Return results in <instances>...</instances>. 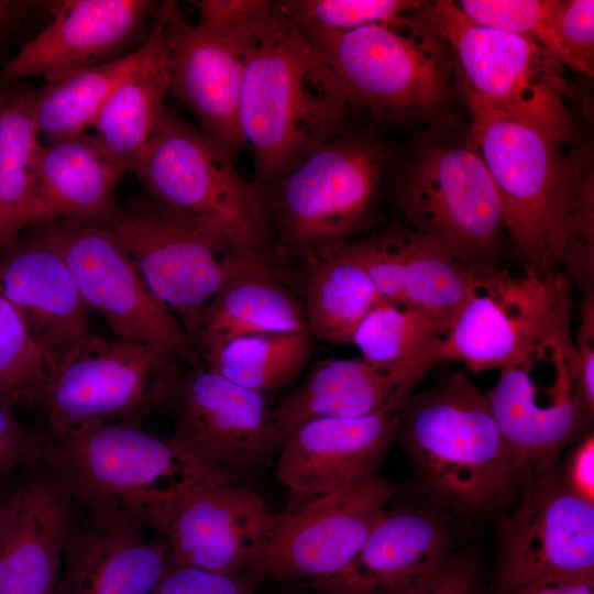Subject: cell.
I'll use <instances>...</instances> for the list:
<instances>
[{
	"label": "cell",
	"mask_w": 594,
	"mask_h": 594,
	"mask_svg": "<svg viewBox=\"0 0 594 594\" xmlns=\"http://www.w3.org/2000/svg\"><path fill=\"white\" fill-rule=\"evenodd\" d=\"M121 525L85 521L73 532L53 594H151L169 558L166 540Z\"/></svg>",
	"instance_id": "484cf974"
},
{
	"label": "cell",
	"mask_w": 594,
	"mask_h": 594,
	"mask_svg": "<svg viewBox=\"0 0 594 594\" xmlns=\"http://www.w3.org/2000/svg\"><path fill=\"white\" fill-rule=\"evenodd\" d=\"M472 142L496 186L504 227L526 268L559 271L584 169L540 130L468 101Z\"/></svg>",
	"instance_id": "277c9868"
},
{
	"label": "cell",
	"mask_w": 594,
	"mask_h": 594,
	"mask_svg": "<svg viewBox=\"0 0 594 594\" xmlns=\"http://www.w3.org/2000/svg\"><path fill=\"white\" fill-rule=\"evenodd\" d=\"M561 266L564 276L582 296L594 293V189L593 172L588 166H584L569 219Z\"/></svg>",
	"instance_id": "ab89813d"
},
{
	"label": "cell",
	"mask_w": 594,
	"mask_h": 594,
	"mask_svg": "<svg viewBox=\"0 0 594 594\" xmlns=\"http://www.w3.org/2000/svg\"><path fill=\"white\" fill-rule=\"evenodd\" d=\"M305 260L308 271L302 306L309 332L329 343H350L359 323L383 301L351 240Z\"/></svg>",
	"instance_id": "4dcf8cb0"
},
{
	"label": "cell",
	"mask_w": 594,
	"mask_h": 594,
	"mask_svg": "<svg viewBox=\"0 0 594 594\" xmlns=\"http://www.w3.org/2000/svg\"><path fill=\"white\" fill-rule=\"evenodd\" d=\"M499 371L486 396L525 482L557 466L563 450L584 437L593 416L574 382L571 327L541 339Z\"/></svg>",
	"instance_id": "8fae6325"
},
{
	"label": "cell",
	"mask_w": 594,
	"mask_h": 594,
	"mask_svg": "<svg viewBox=\"0 0 594 594\" xmlns=\"http://www.w3.org/2000/svg\"><path fill=\"white\" fill-rule=\"evenodd\" d=\"M169 92V50L163 4L138 63L116 85L94 124L95 136L127 174L139 162L164 114Z\"/></svg>",
	"instance_id": "4316f807"
},
{
	"label": "cell",
	"mask_w": 594,
	"mask_h": 594,
	"mask_svg": "<svg viewBox=\"0 0 594 594\" xmlns=\"http://www.w3.org/2000/svg\"><path fill=\"white\" fill-rule=\"evenodd\" d=\"M389 162L376 135L349 128L256 187L277 245L306 258L352 240L376 206Z\"/></svg>",
	"instance_id": "5b68a950"
},
{
	"label": "cell",
	"mask_w": 594,
	"mask_h": 594,
	"mask_svg": "<svg viewBox=\"0 0 594 594\" xmlns=\"http://www.w3.org/2000/svg\"><path fill=\"white\" fill-rule=\"evenodd\" d=\"M410 13L398 26L298 31L324 59L353 110L404 122L447 101L454 66L447 44Z\"/></svg>",
	"instance_id": "ba28073f"
},
{
	"label": "cell",
	"mask_w": 594,
	"mask_h": 594,
	"mask_svg": "<svg viewBox=\"0 0 594 594\" xmlns=\"http://www.w3.org/2000/svg\"><path fill=\"white\" fill-rule=\"evenodd\" d=\"M396 439L425 492L455 513H496L524 484L486 393L462 371L407 398Z\"/></svg>",
	"instance_id": "3957f363"
},
{
	"label": "cell",
	"mask_w": 594,
	"mask_h": 594,
	"mask_svg": "<svg viewBox=\"0 0 594 594\" xmlns=\"http://www.w3.org/2000/svg\"><path fill=\"white\" fill-rule=\"evenodd\" d=\"M497 525L496 594L594 576V502L574 494L557 466L528 476Z\"/></svg>",
	"instance_id": "9a60e30c"
},
{
	"label": "cell",
	"mask_w": 594,
	"mask_h": 594,
	"mask_svg": "<svg viewBox=\"0 0 594 594\" xmlns=\"http://www.w3.org/2000/svg\"><path fill=\"white\" fill-rule=\"evenodd\" d=\"M399 409L360 418L312 419L292 432L276 465L277 479L290 496L288 507L377 472L396 439Z\"/></svg>",
	"instance_id": "44dd1931"
},
{
	"label": "cell",
	"mask_w": 594,
	"mask_h": 594,
	"mask_svg": "<svg viewBox=\"0 0 594 594\" xmlns=\"http://www.w3.org/2000/svg\"><path fill=\"white\" fill-rule=\"evenodd\" d=\"M425 2L413 0H283L277 4L297 30L350 31L403 25Z\"/></svg>",
	"instance_id": "d590c367"
},
{
	"label": "cell",
	"mask_w": 594,
	"mask_h": 594,
	"mask_svg": "<svg viewBox=\"0 0 594 594\" xmlns=\"http://www.w3.org/2000/svg\"><path fill=\"white\" fill-rule=\"evenodd\" d=\"M173 356L96 334L47 382L36 404L52 437L99 422L142 427L165 405L179 369Z\"/></svg>",
	"instance_id": "4fadbf2b"
},
{
	"label": "cell",
	"mask_w": 594,
	"mask_h": 594,
	"mask_svg": "<svg viewBox=\"0 0 594 594\" xmlns=\"http://www.w3.org/2000/svg\"><path fill=\"white\" fill-rule=\"evenodd\" d=\"M403 224L479 274L499 270L505 230L496 186L474 145L436 146L403 173L395 191Z\"/></svg>",
	"instance_id": "30bf717a"
},
{
	"label": "cell",
	"mask_w": 594,
	"mask_h": 594,
	"mask_svg": "<svg viewBox=\"0 0 594 594\" xmlns=\"http://www.w3.org/2000/svg\"><path fill=\"white\" fill-rule=\"evenodd\" d=\"M10 408L0 403V481H7L19 466H37L46 443L15 418Z\"/></svg>",
	"instance_id": "b9f144b4"
},
{
	"label": "cell",
	"mask_w": 594,
	"mask_h": 594,
	"mask_svg": "<svg viewBox=\"0 0 594 594\" xmlns=\"http://www.w3.org/2000/svg\"><path fill=\"white\" fill-rule=\"evenodd\" d=\"M411 18L453 55L466 100L535 127L562 144L573 138L563 64L539 43L477 24L453 1L425 2Z\"/></svg>",
	"instance_id": "8992f818"
},
{
	"label": "cell",
	"mask_w": 594,
	"mask_h": 594,
	"mask_svg": "<svg viewBox=\"0 0 594 594\" xmlns=\"http://www.w3.org/2000/svg\"><path fill=\"white\" fill-rule=\"evenodd\" d=\"M0 403H3V404H6V403H4V402H3V400H2L1 398H0ZM6 405H8V404H6Z\"/></svg>",
	"instance_id": "c3c4849f"
},
{
	"label": "cell",
	"mask_w": 594,
	"mask_h": 594,
	"mask_svg": "<svg viewBox=\"0 0 594 594\" xmlns=\"http://www.w3.org/2000/svg\"><path fill=\"white\" fill-rule=\"evenodd\" d=\"M6 482L7 481H0V534L8 519L14 492L7 491Z\"/></svg>",
	"instance_id": "7dc6e473"
},
{
	"label": "cell",
	"mask_w": 594,
	"mask_h": 594,
	"mask_svg": "<svg viewBox=\"0 0 594 594\" xmlns=\"http://www.w3.org/2000/svg\"><path fill=\"white\" fill-rule=\"evenodd\" d=\"M165 405L178 443L205 462L241 475L268 469L284 442L265 394L201 364L179 371Z\"/></svg>",
	"instance_id": "e0dca14e"
},
{
	"label": "cell",
	"mask_w": 594,
	"mask_h": 594,
	"mask_svg": "<svg viewBox=\"0 0 594 594\" xmlns=\"http://www.w3.org/2000/svg\"><path fill=\"white\" fill-rule=\"evenodd\" d=\"M451 543L439 513L389 506L353 560L310 587L316 594H411L451 554Z\"/></svg>",
	"instance_id": "7402d4cb"
},
{
	"label": "cell",
	"mask_w": 594,
	"mask_h": 594,
	"mask_svg": "<svg viewBox=\"0 0 594 594\" xmlns=\"http://www.w3.org/2000/svg\"><path fill=\"white\" fill-rule=\"evenodd\" d=\"M426 376L383 369L361 356L321 361L274 407L283 441L312 419L360 418L397 410Z\"/></svg>",
	"instance_id": "d4e9b609"
},
{
	"label": "cell",
	"mask_w": 594,
	"mask_h": 594,
	"mask_svg": "<svg viewBox=\"0 0 594 594\" xmlns=\"http://www.w3.org/2000/svg\"><path fill=\"white\" fill-rule=\"evenodd\" d=\"M400 302L447 326L481 275L453 253L404 224L392 228Z\"/></svg>",
	"instance_id": "1f68e13d"
},
{
	"label": "cell",
	"mask_w": 594,
	"mask_h": 594,
	"mask_svg": "<svg viewBox=\"0 0 594 594\" xmlns=\"http://www.w3.org/2000/svg\"><path fill=\"white\" fill-rule=\"evenodd\" d=\"M180 324L199 362L238 338L308 330L302 302L275 275L249 276L228 285Z\"/></svg>",
	"instance_id": "f1b7e54d"
},
{
	"label": "cell",
	"mask_w": 594,
	"mask_h": 594,
	"mask_svg": "<svg viewBox=\"0 0 594 594\" xmlns=\"http://www.w3.org/2000/svg\"><path fill=\"white\" fill-rule=\"evenodd\" d=\"M572 316V284L561 271L481 274L448 326L441 358L463 363L472 374L501 370L541 339L571 327Z\"/></svg>",
	"instance_id": "7c38bea8"
},
{
	"label": "cell",
	"mask_w": 594,
	"mask_h": 594,
	"mask_svg": "<svg viewBox=\"0 0 594 594\" xmlns=\"http://www.w3.org/2000/svg\"><path fill=\"white\" fill-rule=\"evenodd\" d=\"M0 295L23 319L48 380L95 336L68 267L37 230L0 256Z\"/></svg>",
	"instance_id": "ffe728a7"
},
{
	"label": "cell",
	"mask_w": 594,
	"mask_h": 594,
	"mask_svg": "<svg viewBox=\"0 0 594 594\" xmlns=\"http://www.w3.org/2000/svg\"><path fill=\"white\" fill-rule=\"evenodd\" d=\"M411 594H484L475 558L463 551L451 553Z\"/></svg>",
	"instance_id": "7bdbcfd3"
},
{
	"label": "cell",
	"mask_w": 594,
	"mask_h": 594,
	"mask_svg": "<svg viewBox=\"0 0 594 594\" xmlns=\"http://www.w3.org/2000/svg\"><path fill=\"white\" fill-rule=\"evenodd\" d=\"M394 497V486L373 472L288 507L276 516L271 542L254 576L310 583L339 573L360 551Z\"/></svg>",
	"instance_id": "2e32d148"
},
{
	"label": "cell",
	"mask_w": 594,
	"mask_h": 594,
	"mask_svg": "<svg viewBox=\"0 0 594 594\" xmlns=\"http://www.w3.org/2000/svg\"><path fill=\"white\" fill-rule=\"evenodd\" d=\"M98 224L114 237L146 287L179 322L241 278L275 275L271 252L152 199L130 201Z\"/></svg>",
	"instance_id": "52a82bcc"
},
{
	"label": "cell",
	"mask_w": 594,
	"mask_h": 594,
	"mask_svg": "<svg viewBox=\"0 0 594 594\" xmlns=\"http://www.w3.org/2000/svg\"><path fill=\"white\" fill-rule=\"evenodd\" d=\"M78 509L41 464L13 492L0 534V594H53Z\"/></svg>",
	"instance_id": "cb8c5ba5"
},
{
	"label": "cell",
	"mask_w": 594,
	"mask_h": 594,
	"mask_svg": "<svg viewBox=\"0 0 594 594\" xmlns=\"http://www.w3.org/2000/svg\"><path fill=\"white\" fill-rule=\"evenodd\" d=\"M34 94L0 96V256L26 227L46 221L38 188L40 142Z\"/></svg>",
	"instance_id": "f546056e"
},
{
	"label": "cell",
	"mask_w": 594,
	"mask_h": 594,
	"mask_svg": "<svg viewBox=\"0 0 594 594\" xmlns=\"http://www.w3.org/2000/svg\"><path fill=\"white\" fill-rule=\"evenodd\" d=\"M275 524L267 503L244 482L196 487L175 505L163 529L168 564L254 575Z\"/></svg>",
	"instance_id": "d6986e66"
},
{
	"label": "cell",
	"mask_w": 594,
	"mask_h": 594,
	"mask_svg": "<svg viewBox=\"0 0 594 594\" xmlns=\"http://www.w3.org/2000/svg\"><path fill=\"white\" fill-rule=\"evenodd\" d=\"M162 4L169 92L194 114L200 132L233 158L244 147L239 122L241 86L248 33L261 6L243 24L219 29L191 23L175 1Z\"/></svg>",
	"instance_id": "ac0fdd59"
},
{
	"label": "cell",
	"mask_w": 594,
	"mask_h": 594,
	"mask_svg": "<svg viewBox=\"0 0 594 594\" xmlns=\"http://www.w3.org/2000/svg\"><path fill=\"white\" fill-rule=\"evenodd\" d=\"M562 479L576 495L594 502V438L582 437L571 451Z\"/></svg>",
	"instance_id": "f6af8a7d"
},
{
	"label": "cell",
	"mask_w": 594,
	"mask_h": 594,
	"mask_svg": "<svg viewBox=\"0 0 594 594\" xmlns=\"http://www.w3.org/2000/svg\"><path fill=\"white\" fill-rule=\"evenodd\" d=\"M36 227L63 258L89 310L106 319L116 340L200 364L178 318L151 293L131 257L105 227L68 220Z\"/></svg>",
	"instance_id": "5bb4252c"
},
{
	"label": "cell",
	"mask_w": 594,
	"mask_h": 594,
	"mask_svg": "<svg viewBox=\"0 0 594 594\" xmlns=\"http://www.w3.org/2000/svg\"><path fill=\"white\" fill-rule=\"evenodd\" d=\"M86 520L162 535L175 505L196 487L244 482L199 459L172 436L99 422L46 441L40 463Z\"/></svg>",
	"instance_id": "6da1fadb"
},
{
	"label": "cell",
	"mask_w": 594,
	"mask_h": 594,
	"mask_svg": "<svg viewBox=\"0 0 594 594\" xmlns=\"http://www.w3.org/2000/svg\"><path fill=\"white\" fill-rule=\"evenodd\" d=\"M510 594H594V576L546 582Z\"/></svg>",
	"instance_id": "bcb514c9"
},
{
	"label": "cell",
	"mask_w": 594,
	"mask_h": 594,
	"mask_svg": "<svg viewBox=\"0 0 594 594\" xmlns=\"http://www.w3.org/2000/svg\"><path fill=\"white\" fill-rule=\"evenodd\" d=\"M455 3L471 21L525 36L551 52L548 16L552 0H461Z\"/></svg>",
	"instance_id": "f35d334b"
},
{
	"label": "cell",
	"mask_w": 594,
	"mask_h": 594,
	"mask_svg": "<svg viewBox=\"0 0 594 594\" xmlns=\"http://www.w3.org/2000/svg\"><path fill=\"white\" fill-rule=\"evenodd\" d=\"M135 173L155 202L271 252L273 235L256 187L179 114L165 109Z\"/></svg>",
	"instance_id": "9c48e42d"
},
{
	"label": "cell",
	"mask_w": 594,
	"mask_h": 594,
	"mask_svg": "<svg viewBox=\"0 0 594 594\" xmlns=\"http://www.w3.org/2000/svg\"><path fill=\"white\" fill-rule=\"evenodd\" d=\"M48 382L44 359L18 310L0 295V398L37 403Z\"/></svg>",
	"instance_id": "8d00e7d4"
},
{
	"label": "cell",
	"mask_w": 594,
	"mask_h": 594,
	"mask_svg": "<svg viewBox=\"0 0 594 594\" xmlns=\"http://www.w3.org/2000/svg\"><path fill=\"white\" fill-rule=\"evenodd\" d=\"M353 112L321 55L277 1L263 0L248 33L239 109L258 186L349 129Z\"/></svg>",
	"instance_id": "7a4b0ae2"
},
{
	"label": "cell",
	"mask_w": 594,
	"mask_h": 594,
	"mask_svg": "<svg viewBox=\"0 0 594 594\" xmlns=\"http://www.w3.org/2000/svg\"><path fill=\"white\" fill-rule=\"evenodd\" d=\"M574 345V382L578 394L593 415L594 411V294L582 296L581 317Z\"/></svg>",
	"instance_id": "ee69618b"
},
{
	"label": "cell",
	"mask_w": 594,
	"mask_h": 594,
	"mask_svg": "<svg viewBox=\"0 0 594 594\" xmlns=\"http://www.w3.org/2000/svg\"><path fill=\"white\" fill-rule=\"evenodd\" d=\"M153 7L147 0L62 1L51 22L4 65L1 76H37L48 84L110 61L106 57L135 35Z\"/></svg>",
	"instance_id": "603a6c76"
},
{
	"label": "cell",
	"mask_w": 594,
	"mask_h": 594,
	"mask_svg": "<svg viewBox=\"0 0 594 594\" xmlns=\"http://www.w3.org/2000/svg\"><path fill=\"white\" fill-rule=\"evenodd\" d=\"M447 329L413 308L381 301L359 323L350 343L373 365L427 375L442 361L440 346Z\"/></svg>",
	"instance_id": "d6a6232c"
},
{
	"label": "cell",
	"mask_w": 594,
	"mask_h": 594,
	"mask_svg": "<svg viewBox=\"0 0 594 594\" xmlns=\"http://www.w3.org/2000/svg\"><path fill=\"white\" fill-rule=\"evenodd\" d=\"M141 55L142 45L127 55L45 84L33 98L40 135L54 143L86 133L110 92Z\"/></svg>",
	"instance_id": "836d02e7"
},
{
	"label": "cell",
	"mask_w": 594,
	"mask_h": 594,
	"mask_svg": "<svg viewBox=\"0 0 594 594\" xmlns=\"http://www.w3.org/2000/svg\"><path fill=\"white\" fill-rule=\"evenodd\" d=\"M551 52L586 76L594 73V1L552 0L548 16Z\"/></svg>",
	"instance_id": "74e56055"
},
{
	"label": "cell",
	"mask_w": 594,
	"mask_h": 594,
	"mask_svg": "<svg viewBox=\"0 0 594 594\" xmlns=\"http://www.w3.org/2000/svg\"><path fill=\"white\" fill-rule=\"evenodd\" d=\"M124 174L95 134L43 145L38 188L45 222L110 220L120 208L114 188Z\"/></svg>",
	"instance_id": "83f0119b"
},
{
	"label": "cell",
	"mask_w": 594,
	"mask_h": 594,
	"mask_svg": "<svg viewBox=\"0 0 594 594\" xmlns=\"http://www.w3.org/2000/svg\"><path fill=\"white\" fill-rule=\"evenodd\" d=\"M251 573L222 574L168 564L151 594H258Z\"/></svg>",
	"instance_id": "60d3db41"
},
{
	"label": "cell",
	"mask_w": 594,
	"mask_h": 594,
	"mask_svg": "<svg viewBox=\"0 0 594 594\" xmlns=\"http://www.w3.org/2000/svg\"><path fill=\"white\" fill-rule=\"evenodd\" d=\"M314 344L308 330L252 334L221 344L200 364L240 386L265 394L289 385L300 374Z\"/></svg>",
	"instance_id": "e575fe53"
}]
</instances>
